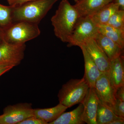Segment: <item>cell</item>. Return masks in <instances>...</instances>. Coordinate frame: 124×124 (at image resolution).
<instances>
[{
	"instance_id": "6da1fadb",
	"label": "cell",
	"mask_w": 124,
	"mask_h": 124,
	"mask_svg": "<svg viewBox=\"0 0 124 124\" xmlns=\"http://www.w3.org/2000/svg\"><path fill=\"white\" fill-rule=\"evenodd\" d=\"M80 17L77 10L68 0L60 2L51 20L55 36L68 43L76 23Z\"/></svg>"
},
{
	"instance_id": "7a4b0ae2",
	"label": "cell",
	"mask_w": 124,
	"mask_h": 124,
	"mask_svg": "<svg viewBox=\"0 0 124 124\" xmlns=\"http://www.w3.org/2000/svg\"><path fill=\"white\" fill-rule=\"evenodd\" d=\"M58 0H35L14 7L13 23L24 22L38 24Z\"/></svg>"
},
{
	"instance_id": "3957f363",
	"label": "cell",
	"mask_w": 124,
	"mask_h": 124,
	"mask_svg": "<svg viewBox=\"0 0 124 124\" xmlns=\"http://www.w3.org/2000/svg\"><path fill=\"white\" fill-rule=\"evenodd\" d=\"M4 39L13 44H23L38 37L41 32L38 24L21 21L13 23L3 29Z\"/></svg>"
},
{
	"instance_id": "277c9868",
	"label": "cell",
	"mask_w": 124,
	"mask_h": 124,
	"mask_svg": "<svg viewBox=\"0 0 124 124\" xmlns=\"http://www.w3.org/2000/svg\"><path fill=\"white\" fill-rule=\"evenodd\" d=\"M89 86L85 78L71 79L63 85L58 94L59 103L68 108L81 103Z\"/></svg>"
},
{
	"instance_id": "5b68a950",
	"label": "cell",
	"mask_w": 124,
	"mask_h": 124,
	"mask_svg": "<svg viewBox=\"0 0 124 124\" xmlns=\"http://www.w3.org/2000/svg\"><path fill=\"white\" fill-rule=\"evenodd\" d=\"M98 33V26L90 16L80 17L71 34L68 46L81 47L89 39L95 38Z\"/></svg>"
},
{
	"instance_id": "8992f818",
	"label": "cell",
	"mask_w": 124,
	"mask_h": 124,
	"mask_svg": "<svg viewBox=\"0 0 124 124\" xmlns=\"http://www.w3.org/2000/svg\"><path fill=\"white\" fill-rule=\"evenodd\" d=\"M33 115V108L30 103H19L9 105L4 109L0 116V124H18Z\"/></svg>"
},
{
	"instance_id": "52a82bcc",
	"label": "cell",
	"mask_w": 124,
	"mask_h": 124,
	"mask_svg": "<svg viewBox=\"0 0 124 124\" xmlns=\"http://www.w3.org/2000/svg\"><path fill=\"white\" fill-rule=\"evenodd\" d=\"M94 88L99 101L112 110L115 102L116 89L111 84L108 72H102Z\"/></svg>"
},
{
	"instance_id": "ba28073f",
	"label": "cell",
	"mask_w": 124,
	"mask_h": 124,
	"mask_svg": "<svg viewBox=\"0 0 124 124\" xmlns=\"http://www.w3.org/2000/svg\"><path fill=\"white\" fill-rule=\"evenodd\" d=\"M26 49L25 44H13L4 40L0 44V65H19L24 58Z\"/></svg>"
},
{
	"instance_id": "9c48e42d",
	"label": "cell",
	"mask_w": 124,
	"mask_h": 124,
	"mask_svg": "<svg viewBox=\"0 0 124 124\" xmlns=\"http://www.w3.org/2000/svg\"><path fill=\"white\" fill-rule=\"evenodd\" d=\"M84 46L99 70L101 72H108L110 66V61L98 45L94 38L86 40Z\"/></svg>"
},
{
	"instance_id": "30bf717a",
	"label": "cell",
	"mask_w": 124,
	"mask_h": 124,
	"mask_svg": "<svg viewBox=\"0 0 124 124\" xmlns=\"http://www.w3.org/2000/svg\"><path fill=\"white\" fill-rule=\"evenodd\" d=\"M98 99L94 88H89L81 103L83 106L82 120L88 124H97L96 118Z\"/></svg>"
},
{
	"instance_id": "8fae6325",
	"label": "cell",
	"mask_w": 124,
	"mask_h": 124,
	"mask_svg": "<svg viewBox=\"0 0 124 124\" xmlns=\"http://www.w3.org/2000/svg\"><path fill=\"white\" fill-rule=\"evenodd\" d=\"M108 73L111 84L116 89L124 86V59L122 55L110 61Z\"/></svg>"
},
{
	"instance_id": "7c38bea8",
	"label": "cell",
	"mask_w": 124,
	"mask_h": 124,
	"mask_svg": "<svg viewBox=\"0 0 124 124\" xmlns=\"http://www.w3.org/2000/svg\"><path fill=\"white\" fill-rule=\"evenodd\" d=\"M113 0H79L74 6L80 17L91 16Z\"/></svg>"
},
{
	"instance_id": "4fadbf2b",
	"label": "cell",
	"mask_w": 124,
	"mask_h": 124,
	"mask_svg": "<svg viewBox=\"0 0 124 124\" xmlns=\"http://www.w3.org/2000/svg\"><path fill=\"white\" fill-rule=\"evenodd\" d=\"M82 50L85 62V78L90 88H94L95 82L102 72L91 58L83 45L80 47Z\"/></svg>"
},
{
	"instance_id": "5bb4252c",
	"label": "cell",
	"mask_w": 124,
	"mask_h": 124,
	"mask_svg": "<svg viewBox=\"0 0 124 124\" xmlns=\"http://www.w3.org/2000/svg\"><path fill=\"white\" fill-rule=\"evenodd\" d=\"M94 39L110 61L122 55L123 49L110 38L98 32Z\"/></svg>"
},
{
	"instance_id": "9a60e30c",
	"label": "cell",
	"mask_w": 124,
	"mask_h": 124,
	"mask_svg": "<svg viewBox=\"0 0 124 124\" xmlns=\"http://www.w3.org/2000/svg\"><path fill=\"white\" fill-rule=\"evenodd\" d=\"M67 108V107L59 103L50 108L33 109V115L46 124H49L56 120Z\"/></svg>"
},
{
	"instance_id": "2e32d148",
	"label": "cell",
	"mask_w": 124,
	"mask_h": 124,
	"mask_svg": "<svg viewBox=\"0 0 124 124\" xmlns=\"http://www.w3.org/2000/svg\"><path fill=\"white\" fill-rule=\"evenodd\" d=\"M83 106L80 103L73 110L63 112L58 118L49 124H85L82 120Z\"/></svg>"
},
{
	"instance_id": "e0dca14e",
	"label": "cell",
	"mask_w": 124,
	"mask_h": 124,
	"mask_svg": "<svg viewBox=\"0 0 124 124\" xmlns=\"http://www.w3.org/2000/svg\"><path fill=\"white\" fill-rule=\"evenodd\" d=\"M119 9V7L117 4L111 2L90 17L97 25L106 24L112 15Z\"/></svg>"
},
{
	"instance_id": "ac0fdd59",
	"label": "cell",
	"mask_w": 124,
	"mask_h": 124,
	"mask_svg": "<svg viewBox=\"0 0 124 124\" xmlns=\"http://www.w3.org/2000/svg\"><path fill=\"white\" fill-rule=\"evenodd\" d=\"M97 26L99 32L112 40L124 49V31L116 29L107 24Z\"/></svg>"
},
{
	"instance_id": "d6986e66",
	"label": "cell",
	"mask_w": 124,
	"mask_h": 124,
	"mask_svg": "<svg viewBox=\"0 0 124 124\" xmlns=\"http://www.w3.org/2000/svg\"><path fill=\"white\" fill-rule=\"evenodd\" d=\"M120 117L116 115L110 108L99 102L96 115L97 124H110Z\"/></svg>"
},
{
	"instance_id": "ffe728a7",
	"label": "cell",
	"mask_w": 124,
	"mask_h": 124,
	"mask_svg": "<svg viewBox=\"0 0 124 124\" xmlns=\"http://www.w3.org/2000/svg\"><path fill=\"white\" fill-rule=\"evenodd\" d=\"M13 7L0 4V27L4 29L13 23L12 13Z\"/></svg>"
},
{
	"instance_id": "44dd1931",
	"label": "cell",
	"mask_w": 124,
	"mask_h": 124,
	"mask_svg": "<svg viewBox=\"0 0 124 124\" xmlns=\"http://www.w3.org/2000/svg\"><path fill=\"white\" fill-rule=\"evenodd\" d=\"M106 24L116 29L124 31V10L119 9L116 11Z\"/></svg>"
},
{
	"instance_id": "7402d4cb",
	"label": "cell",
	"mask_w": 124,
	"mask_h": 124,
	"mask_svg": "<svg viewBox=\"0 0 124 124\" xmlns=\"http://www.w3.org/2000/svg\"><path fill=\"white\" fill-rule=\"evenodd\" d=\"M111 110L116 116L124 117V101L116 99Z\"/></svg>"
},
{
	"instance_id": "603a6c76",
	"label": "cell",
	"mask_w": 124,
	"mask_h": 124,
	"mask_svg": "<svg viewBox=\"0 0 124 124\" xmlns=\"http://www.w3.org/2000/svg\"><path fill=\"white\" fill-rule=\"evenodd\" d=\"M18 124H46L43 121L33 116L27 117Z\"/></svg>"
},
{
	"instance_id": "cb8c5ba5",
	"label": "cell",
	"mask_w": 124,
	"mask_h": 124,
	"mask_svg": "<svg viewBox=\"0 0 124 124\" xmlns=\"http://www.w3.org/2000/svg\"><path fill=\"white\" fill-rule=\"evenodd\" d=\"M34 0H7L9 6L13 7L20 6L27 2Z\"/></svg>"
},
{
	"instance_id": "d4e9b609",
	"label": "cell",
	"mask_w": 124,
	"mask_h": 124,
	"mask_svg": "<svg viewBox=\"0 0 124 124\" xmlns=\"http://www.w3.org/2000/svg\"><path fill=\"white\" fill-rule=\"evenodd\" d=\"M115 97L116 99L124 101V86H120L116 89Z\"/></svg>"
},
{
	"instance_id": "484cf974",
	"label": "cell",
	"mask_w": 124,
	"mask_h": 124,
	"mask_svg": "<svg viewBox=\"0 0 124 124\" xmlns=\"http://www.w3.org/2000/svg\"><path fill=\"white\" fill-rule=\"evenodd\" d=\"M14 66L9 65H0V76L12 69Z\"/></svg>"
},
{
	"instance_id": "4316f807",
	"label": "cell",
	"mask_w": 124,
	"mask_h": 124,
	"mask_svg": "<svg viewBox=\"0 0 124 124\" xmlns=\"http://www.w3.org/2000/svg\"><path fill=\"white\" fill-rule=\"evenodd\" d=\"M112 2L119 6V9L124 10V0H113Z\"/></svg>"
},
{
	"instance_id": "83f0119b",
	"label": "cell",
	"mask_w": 124,
	"mask_h": 124,
	"mask_svg": "<svg viewBox=\"0 0 124 124\" xmlns=\"http://www.w3.org/2000/svg\"><path fill=\"white\" fill-rule=\"evenodd\" d=\"M124 117H120L118 119L115 120L111 122L110 124H124Z\"/></svg>"
},
{
	"instance_id": "f1b7e54d",
	"label": "cell",
	"mask_w": 124,
	"mask_h": 124,
	"mask_svg": "<svg viewBox=\"0 0 124 124\" xmlns=\"http://www.w3.org/2000/svg\"><path fill=\"white\" fill-rule=\"evenodd\" d=\"M4 31L3 29L0 27V44L4 41Z\"/></svg>"
},
{
	"instance_id": "f546056e",
	"label": "cell",
	"mask_w": 124,
	"mask_h": 124,
	"mask_svg": "<svg viewBox=\"0 0 124 124\" xmlns=\"http://www.w3.org/2000/svg\"><path fill=\"white\" fill-rule=\"evenodd\" d=\"M79 0H74V1L76 2H78V1H79Z\"/></svg>"
}]
</instances>
